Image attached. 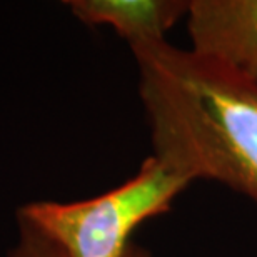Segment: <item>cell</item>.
<instances>
[{
	"instance_id": "obj_4",
	"label": "cell",
	"mask_w": 257,
	"mask_h": 257,
	"mask_svg": "<svg viewBox=\"0 0 257 257\" xmlns=\"http://www.w3.org/2000/svg\"><path fill=\"white\" fill-rule=\"evenodd\" d=\"M67 7L87 25L112 27L128 45L166 40V34L187 17L189 0H70Z\"/></svg>"
},
{
	"instance_id": "obj_2",
	"label": "cell",
	"mask_w": 257,
	"mask_h": 257,
	"mask_svg": "<svg viewBox=\"0 0 257 257\" xmlns=\"http://www.w3.org/2000/svg\"><path fill=\"white\" fill-rule=\"evenodd\" d=\"M189 184L149 156L120 186L74 202H29L19 210V222L44 235L65 257H124L139 225L166 214Z\"/></svg>"
},
{
	"instance_id": "obj_1",
	"label": "cell",
	"mask_w": 257,
	"mask_h": 257,
	"mask_svg": "<svg viewBox=\"0 0 257 257\" xmlns=\"http://www.w3.org/2000/svg\"><path fill=\"white\" fill-rule=\"evenodd\" d=\"M154 157L191 182L257 204V87L232 65L166 40L131 47Z\"/></svg>"
},
{
	"instance_id": "obj_3",
	"label": "cell",
	"mask_w": 257,
	"mask_h": 257,
	"mask_svg": "<svg viewBox=\"0 0 257 257\" xmlns=\"http://www.w3.org/2000/svg\"><path fill=\"white\" fill-rule=\"evenodd\" d=\"M192 49L217 57L257 87V0H191Z\"/></svg>"
},
{
	"instance_id": "obj_5",
	"label": "cell",
	"mask_w": 257,
	"mask_h": 257,
	"mask_svg": "<svg viewBox=\"0 0 257 257\" xmlns=\"http://www.w3.org/2000/svg\"><path fill=\"white\" fill-rule=\"evenodd\" d=\"M19 240L9 250L7 257H65L62 250L55 247L44 235H40L34 229H30L29 225L19 222ZM124 257H152V254L146 247L132 242Z\"/></svg>"
}]
</instances>
